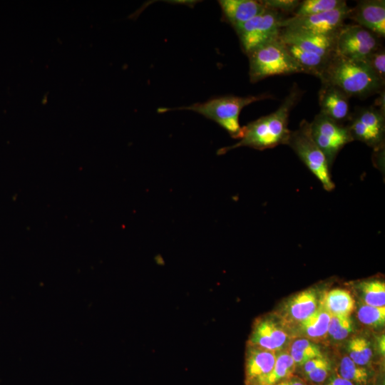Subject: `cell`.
<instances>
[{
    "label": "cell",
    "instance_id": "6da1fadb",
    "mask_svg": "<svg viewBox=\"0 0 385 385\" xmlns=\"http://www.w3.org/2000/svg\"><path fill=\"white\" fill-rule=\"evenodd\" d=\"M302 94V92L297 84H294L275 111L243 126L240 140L234 145L220 148L217 150V154L222 155L240 147L263 150L279 145H287L291 133L288 128L289 115Z\"/></svg>",
    "mask_w": 385,
    "mask_h": 385
},
{
    "label": "cell",
    "instance_id": "8fae6325",
    "mask_svg": "<svg viewBox=\"0 0 385 385\" xmlns=\"http://www.w3.org/2000/svg\"><path fill=\"white\" fill-rule=\"evenodd\" d=\"M279 39L309 53L331 57L335 53L336 35L327 36L307 31L281 29Z\"/></svg>",
    "mask_w": 385,
    "mask_h": 385
},
{
    "label": "cell",
    "instance_id": "7c38bea8",
    "mask_svg": "<svg viewBox=\"0 0 385 385\" xmlns=\"http://www.w3.org/2000/svg\"><path fill=\"white\" fill-rule=\"evenodd\" d=\"M348 19L373 32L380 38L385 36V1H358Z\"/></svg>",
    "mask_w": 385,
    "mask_h": 385
},
{
    "label": "cell",
    "instance_id": "4fadbf2b",
    "mask_svg": "<svg viewBox=\"0 0 385 385\" xmlns=\"http://www.w3.org/2000/svg\"><path fill=\"white\" fill-rule=\"evenodd\" d=\"M349 98V97L337 87L322 83L319 91V113L343 124L350 120L351 115Z\"/></svg>",
    "mask_w": 385,
    "mask_h": 385
},
{
    "label": "cell",
    "instance_id": "d6a6232c",
    "mask_svg": "<svg viewBox=\"0 0 385 385\" xmlns=\"http://www.w3.org/2000/svg\"><path fill=\"white\" fill-rule=\"evenodd\" d=\"M326 385H355L352 382L344 379L339 375L330 379Z\"/></svg>",
    "mask_w": 385,
    "mask_h": 385
},
{
    "label": "cell",
    "instance_id": "44dd1931",
    "mask_svg": "<svg viewBox=\"0 0 385 385\" xmlns=\"http://www.w3.org/2000/svg\"><path fill=\"white\" fill-rule=\"evenodd\" d=\"M296 364L289 353L284 352L276 356L272 371L265 377L261 385H275L287 379L294 372Z\"/></svg>",
    "mask_w": 385,
    "mask_h": 385
},
{
    "label": "cell",
    "instance_id": "52a82bcc",
    "mask_svg": "<svg viewBox=\"0 0 385 385\" xmlns=\"http://www.w3.org/2000/svg\"><path fill=\"white\" fill-rule=\"evenodd\" d=\"M380 37L358 24H344L336 35L335 53L345 58L364 61L381 47Z\"/></svg>",
    "mask_w": 385,
    "mask_h": 385
},
{
    "label": "cell",
    "instance_id": "5b68a950",
    "mask_svg": "<svg viewBox=\"0 0 385 385\" xmlns=\"http://www.w3.org/2000/svg\"><path fill=\"white\" fill-rule=\"evenodd\" d=\"M287 145L320 181L324 190L331 191L334 188L329 172L330 166L324 154L311 136L309 122L302 120L299 128L291 131Z\"/></svg>",
    "mask_w": 385,
    "mask_h": 385
},
{
    "label": "cell",
    "instance_id": "8d00e7d4",
    "mask_svg": "<svg viewBox=\"0 0 385 385\" xmlns=\"http://www.w3.org/2000/svg\"><path fill=\"white\" fill-rule=\"evenodd\" d=\"M376 385H384V380L383 381H380L379 383H377Z\"/></svg>",
    "mask_w": 385,
    "mask_h": 385
},
{
    "label": "cell",
    "instance_id": "4316f807",
    "mask_svg": "<svg viewBox=\"0 0 385 385\" xmlns=\"http://www.w3.org/2000/svg\"><path fill=\"white\" fill-rule=\"evenodd\" d=\"M352 322L349 316L331 314L327 334L335 340L346 338L352 332Z\"/></svg>",
    "mask_w": 385,
    "mask_h": 385
},
{
    "label": "cell",
    "instance_id": "8992f818",
    "mask_svg": "<svg viewBox=\"0 0 385 385\" xmlns=\"http://www.w3.org/2000/svg\"><path fill=\"white\" fill-rule=\"evenodd\" d=\"M282 19L280 13L266 7L257 16L235 26L242 51L247 55L258 46L277 38Z\"/></svg>",
    "mask_w": 385,
    "mask_h": 385
},
{
    "label": "cell",
    "instance_id": "9a60e30c",
    "mask_svg": "<svg viewBox=\"0 0 385 385\" xmlns=\"http://www.w3.org/2000/svg\"><path fill=\"white\" fill-rule=\"evenodd\" d=\"M275 360L274 351L251 346L246 361V375L250 385H261L272 371Z\"/></svg>",
    "mask_w": 385,
    "mask_h": 385
},
{
    "label": "cell",
    "instance_id": "f546056e",
    "mask_svg": "<svg viewBox=\"0 0 385 385\" xmlns=\"http://www.w3.org/2000/svg\"><path fill=\"white\" fill-rule=\"evenodd\" d=\"M262 3L267 8L280 13H292L299 4L297 0H263Z\"/></svg>",
    "mask_w": 385,
    "mask_h": 385
},
{
    "label": "cell",
    "instance_id": "7a4b0ae2",
    "mask_svg": "<svg viewBox=\"0 0 385 385\" xmlns=\"http://www.w3.org/2000/svg\"><path fill=\"white\" fill-rule=\"evenodd\" d=\"M321 83L339 88L349 98H366L384 91V84L365 61L345 58L336 53L319 77Z\"/></svg>",
    "mask_w": 385,
    "mask_h": 385
},
{
    "label": "cell",
    "instance_id": "ffe728a7",
    "mask_svg": "<svg viewBox=\"0 0 385 385\" xmlns=\"http://www.w3.org/2000/svg\"><path fill=\"white\" fill-rule=\"evenodd\" d=\"M331 314L322 306L308 318L301 322L302 329L312 339H322L327 335Z\"/></svg>",
    "mask_w": 385,
    "mask_h": 385
},
{
    "label": "cell",
    "instance_id": "5bb4252c",
    "mask_svg": "<svg viewBox=\"0 0 385 385\" xmlns=\"http://www.w3.org/2000/svg\"><path fill=\"white\" fill-rule=\"evenodd\" d=\"M218 3L222 21L233 28L250 20L266 9L262 1L220 0Z\"/></svg>",
    "mask_w": 385,
    "mask_h": 385
},
{
    "label": "cell",
    "instance_id": "9c48e42d",
    "mask_svg": "<svg viewBox=\"0 0 385 385\" xmlns=\"http://www.w3.org/2000/svg\"><path fill=\"white\" fill-rule=\"evenodd\" d=\"M311 136L324 154L329 166L340 150L353 141L349 128L319 113L309 123Z\"/></svg>",
    "mask_w": 385,
    "mask_h": 385
},
{
    "label": "cell",
    "instance_id": "e0dca14e",
    "mask_svg": "<svg viewBox=\"0 0 385 385\" xmlns=\"http://www.w3.org/2000/svg\"><path fill=\"white\" fill-rule=\"evenodd\" d=\"M283 43L291 56L301 68L302 73L312 74L319 78L332 56L326 57L309 53L294 45Z\"/></svg>",
    "mask_w": 385,
    "mask_h": 385
},
{
    "label": "cell",
    "instance_id": "d590c367",
    "mask_svg": "<svg viewBox=\"0 0 385 385\" xmlns=\"http://www.w3.org/2000/svg\"><path fill=\"white\" fill-rule=\"evenodd\" d=\"M379 348L381 354H384L385 351V337L382 335L379 339Z\"/></svg>",
    "mask_w": 385,
    "mask_h": 385
},
{
    "label": "cell",
    "instance_id": "30bf717a",
    "mask_svg": "<svg viewBox=\"0 0 385 385\" xmlns=\"http://www.w3.org/2000/svg\"><path fill=\"white\" fill-rule=\"evenodd\" d=\"M351 11V8L346 4L338 9L314 15L283 19L280 27L317 34L335 36L344 25V21L348 19Z\"/></svg>",
    "mask_w": 385,
    "mask_h": 385
},
{
    "label": "cell",
    "instance_id": "ba28073f",
    "mask_svg": "<svg viewBox=\"0 0 385 385\" xmlns=\"http://www.w3.org/2000/svg\"><path fill=\"white\" fill-rule=\"evenodd\" d=\"M354 140H359L378 150L384 141L385 113L375 107H357L347 125Z\"/></svg>",
    "mask_w": 385,
    "mask_h": 385
},
{
    "label": "cell",
    "instance_id": "1f68e13d",
    "mask_svg": "<svg viewBox=\"0 0 385 385\" xmlns=\"http://www.w3.org/2000/svg\"><path fill=\"white\" fill-rule=\"evenodd\" d=\"M327 362V360L323 356L311 359L304 364V371L307 374Z\"/></svg>",
    "mask_w": 385,
    "mask_h": 385
},
{
    "label": "cell",
    "instance_id": "ac0fdd59",
    "mask_svg": "<svg viewBox=\"0 0 385 385\" xmlns=\"http://www.w3.org/2000/svg\"><path fill=\"white\" fill-rule=\"evenodd\" d=\"M322 307L330 314L350 316L354 308V299L347 290L335 288L324 294Z\"/></svg>",
    "mask_w": 385,
    "mask_h": 385
},
{
    "label": "cell",
    "instance_id": "836d02e7",
    "mask_svg": "<svg viewBox=\"0 0 385 385\" xmlns=\"http://www.w3.org/2000/svg\"><path fill=\"white\" fill-rule=\"evenodd\" d=\"M379 97L376 99L374 102V106L379 110H381L382 112L385 113V101H384V90L380 92Z\"/></svg>",
    "mask_w": 385,
    "mask_h": 385
},
{
    "label": "cell",
    "instance_id": "2e32d148",
    "mask_svg": "<svg viewBox=\"0 0 385 385\" xmlns=\"http://www.w3.org/2000/svg\"><path fill=\"white\" fill-rule=\"evenodd\" d=\"M287 337L286 332L272 321L262 320L255 325L250 342L252 346L274 352L283 346Z\"/></svg>",
    "mask_w": 385,
    "mask_h": 385
},
{
    "label": "cell",
    "instance_id": "f1b7e54d",
    "mask_svg": "<svg viewBox=\"0 0 385 385\" xmlns=\"http://www.w3.org/2000/svg\"><path fill=\"white\" fill-rule=\"evenodd\" d=\"M291 349L301 352L309 359L323 356L319 347L305 339L296 340L292 344Z\"/></svg>",
    "mask_w": 385,
    "mask_h": 385
},
{
    "label": "cell",
    "instance_id": "83f0119b",
    "mask_svg": "<svg viewBox=\"0 0 385 385\" xmlns=\"http://www.w3.org/2000/svg\"><path fill=\"white\" fill-rule=\"evenodd\" d=\"M376 78L384 84L385 83V51L384 47H380L371 53L364 61Z\"/></svg>",
    "mask_w": 385,
    "mask_h": 385
},
{
    "label": "cell",
    "instance_id": "277c9868",
    "mask_svg": "<svg viewBox=\"0 0 385 385\" xmlns=\"http://www.w3.org/2000/svg\"><path fill=\"white\" fill-rule=\"evenodd\" d=\"M247 56L250 81L253 83L272 76L302 73L279 37L258 46Z\"/></svg>",
    "mask_w": 385,
    "mask_h": 385
},
{
    "label": "cell",
    "instance_id": "484cf974",
    "mask_svg": "<svg viewBox=\"0 0 385 385\" xmlns=\"http://www.w3.org/2000/svg\"><path fill=\"white\" fill-rule=\"evenodd\" d=\"M358 319L364 324L372 327H379L385 322V307L362 305L357 312Z\"/></svg>",
    "mask_w": 385,
    "mask_h": 385
},
{
    "label": "cell",
    "instance_id": "cb8c5ba5",
    "mask_svg": "<svg viewBox=\"0 0 385 385\" xmlns=\"http://www.w3.org/2000/svg\"><path fill=\"white\" fill-rule=\"evenodd\" d=\"M365 304L385 307V284L379 279H372L360 284Z\"/></svg>",
    "mask_w": 385,
    "mask_h": 385
},
{
    "label": "cell",
    "instance_id": "7402d4cb",
    "mask_svg": "<svg viewBox=\"0 0 385 385\" xmlns=\"http://www.w3.org/2000/svg\"><path fill=\"white\" fill-rule=\"evenodd\" d=\"M346 4L343 0H304L299 2L292 16L314 15L338 9Z\"/></svg>",
    "mask_w": 385,
    "mask_h": 385
},
{
    "label": "cell",
    "instance_id": "e575fe53",
    "mask_svg": "<svg viewBox=\"0 0 385 385\" xmlns=\"http://www.w3.org/2000/svg\"><path fill=\"white\" fill-rule=\"evenodd\" d=\"M276 385H305L302 380L297 378L287 379Z\"/></svg>",
    "mask_w": 385,
    "mask_h": 385
},
{
    "label": "cell",
    "instance_id": "4dcf8cb0",
    "mask_svg": "<svg viewBox=\"0 0 385 385\" xmlns=\"http://www.w3.org/2000/svg\"><path fill=\"white\" fill-rule=\"evenodd\" d=\"M329 370L330 366L329 362L327 361L324 364L317 367L306 375L314 383H322L328 376Z\"/></svg>",
    "mask_w": 385,
    "mask_h": 385
},
{
    "label": "cell",
    "instance_id": "d6986e66",
    "mask_svg": "<svg viewBox=\"0 0 385 385\" xmlns=\"http://www.w3.org/2000/svg\"><path fill=\"white\" fill-rule=\"evenodd\" d=\"M317 309V300L314 292L305 290L297 294L289 302L288 310L292 317L302 322L311 316Z\"/></svg>",
    "mask_w": 385,
    "mask_h": 385
},
{
    "label": "cell",
    "instance_id": "3957f363",
    "mask_svg": "<svg viewBox=\"0 0 385 385\" xmlns=\"http://www.w3.org/2000/svg\"><path fill=\"white\" fill-rule=\"evenodd\" d=\"M271 95L263 93L257 96H236L232 95L215 97L203 103H196L178 108H159L158 113L173 111H191L217 123L235 139H240L242 127L239 117L242 109L256 101L272 98Z\"/></svg>",
    "mask_w": 385,
    "mask_h": 385
},
{
    "label": "cell",
    "instance_id": "d4e9b609",
    "mask_svg": "<svg viewBox=\"0 0 385 385\" xmlns=\"http://www.w3.org/2000/svg\"><path fill=\"white\" fill-rule=\"evenodd\" d=\"M349 358L359 366L366 365L372 356V351L369 342L363 337H356L350 340L348 345Z\"/></svg>",
    "mask_w": 385,
    "mask_h": 385
},
{
    "label": "cell",
    "instance_id": "603a6c76",
    "mask_svg": "<svg viewBox=\"0 0 385 385\" xmlns=\"http://www.w3.org/2000/svg\"><path fill=\"white\" fill-rule=\"evenodd\" d=\"M339 376L353 384L366 385L369 379L368 370L354 363L349 356H344L339 364Z\"/></svg>",
    "mask_w": 385,
    "mask_h": 385
}]
</instances>
